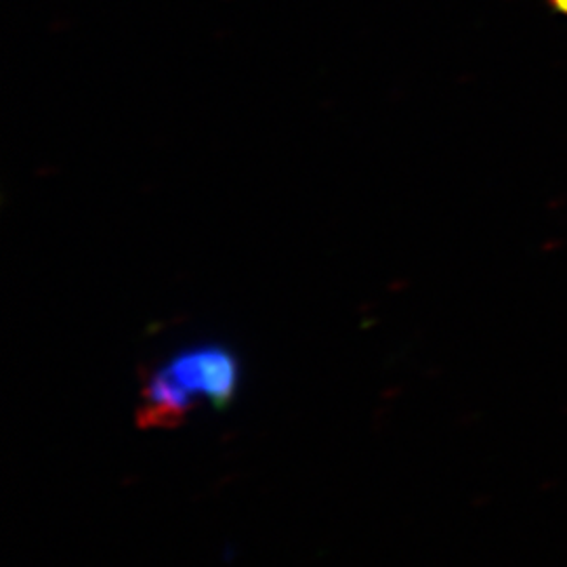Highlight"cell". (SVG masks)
Listing matches in <instances>:
<instances>
[{
    "instance_id": "obj_1",
    "label": "cell",
    "mask_w": 567,
    "mask_h": 567,
    "mask_svg": "<svg viewBox=\"0 0 567 567\" xmlns=\"http://www.w3.org/2000/svg\"><path fill=\"white\" fill-rule=\"evenodd\" d=\"M164 365L196 398H206L217 408H225L234 400L240 381L238 360L234 351L224 344H198L185 349Z\"/></svg>"
},
{
    "instance_id": "obj_3",
    "label": "cell",
    "mask_w": 567,
    "mask_h": 567,
    "mask_svg": "<svg viewBox=\"0 0 567 567\" xmlns=\"http://www.w3.org/2000/svg\"><path fill=\"white\" fill-rule=\"evenodd\" d=\"M548 7L559 13V16H566L567 18V0H548Z\"/></svg>"
},
{
    "instance_id": "obj_2",
    "label": "cell",
    "mask_w": 567,
    "mask_h": 567,
    "mask_svg": "<svg viewBox=\"0 0 567 567\" xmlns=\"http://www.w3.org/2000/svg\"><path fill=\"white\" fill-rule=\"evenodd\" d=\"M194 398L196 395L183 386L166 365H161L152 372L143 389L140 423L152 426L177 425L194 404Z\"/></svg>"
}]
</instances>
